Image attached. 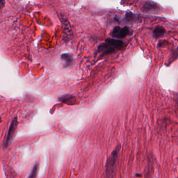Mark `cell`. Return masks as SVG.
<instances>
[{
    "label": "cell",
    "instance_id": "6da1fadb",
    "mask_svg": "<svg viewBox=\"0 0 178 178\" xmlns=\"http://www.w3.org/2000/svg\"><path fill=\"white\" fill-rule=\"evenodd\" d=\"M124 46L123 41L117 39H107L104 43L98 47V51L102 55H107L114 52L116 51L119 50Z\"/></svg>",
    "mask_w": 178,
    "mask_h": 178
},
{
    "label": "cell",
    "instance_id": "7a4b0ae2",
    "mask_svg": "<svg viewBox=\"0 0 178 178\" xmlns=\"http://www.w3.org/2000/svg\"><path fill=\"white\" fill-rule=\"evenodd\" d=\"M120 150V146L118 145L115 150L111 153V155L108 158L106 163V173L108 177L111 178L113 176L114 172V168L118 160V154Z\"/></svg>",
    "mask_w": 178,
    "mask_h": 178
},
{
    "label": "cell",
    "instance_id": "3957f363",
    "mask_svg": "<svg viewBox=\"0 0 178 178\" xmlns=\"http://www.w3.org/2000/svg\"><path fill=\"white\" fill-rule=\"evenodd\" d=\"M17 123H17V118H15L12 121V123L10 124V127L7 132V134L5 138V141H4V146L5 148H7L9 146V144L12 141L14 134L15 133L16 130L17 128Z\"/></svg>",
    "mask_w": 178,
    "mask_h": 178
},
{
    "label": "cell",
    "instance_id": "277c9868",
    "mask_svg": "<svg viewBox=\"0 0 178 178\" xmlns=\"http://www.w3.org/2000/svg\"><path fill=\"white\" fill-rule=\"evenodd\" d=\"M131 34V30L128 27L120 28L119 27H115L111 32L112 37L117 39H123L127 35Z\"/></svg>",
    "mask_w": 178,
    "mask_h": 178
},
{
    "label": "cell",
    "instance_id": "5b68a950",
    "mask_svg": "<svg viewBox=\"0 0 178 178\" xmlns=\"http://www.w3.org/2000/svg\"><path fill=\"white\" fill-rule=\"evenodd\" d=\"M59 100L62 102L66 104L69 105L76 104V101L75 98L69 94H67V95L61 96L60 98H59Z\"/></svg>",
    "mask_w": 178,
    "mask_h": 178
},
{
    "label": "cell",
    "instance_id": "8992f818",
    "mask_svg": "<svg viewBox=\"0 0 178 178\" xmlns=\"http://www.w3.org/2000/svg\"><path fill=\"white\" fill-rule=\"evenodd\" d=\"M61 59L65 62V65L69 66L72 63L73 59L72 56L69 53H64L61 56Z\"/></svg>",
    "mask_w": 178,
    "mask_h": 178
},
{
    "label": "cell",
    "instance_id": "52a82bcc",
    "mask_svg": "<svg viewBox=\"0 0 178 178\" xmlns=\"http://www.w3.org/2000/svg\"><path fill=\"white\" fill-rule=\"evenodd\" d=\"M157 5L156 4L154 3V2L148 1L146 2L144 6H143V10L145 11H149V10H153L155 9H157Z\"/></svg>",
    "mask_w": 178,
    "mask_h": 178
},
{
    "label": "cell",
    "instance_id": "ba28073f",
    "mask_svg": "<svg viewBox=\"0 0 178 178\" xmlns=\"http://www.w3.org/2000/svg\"><path fill=\"white\" fill-rule=\"evenodd\" d=\"M165 29L162 27H157L155 29L153 32L154 36L156 38H158L160 37H162L164 34H165Z\"/></svg>",
    "mask_w": 178,
    "mask_h": 178
},
{
    "label": "cell",
    "instance_id": "9c48e42d",
    "mask_svg": "<svg viewBox=\"0 0 178 178\" xmlns=\"http://www.w3.org/2000/svg\"><path fill=\"white\" fill-rule=\"evenodd\" d=\"M39 169V164H36L34 165V167L32 168V171L31 172L30 174L29 175L28 178H35L37 176V173Z\"/></svg>",
    "mask_w": 178,
    "mask_h": 178
},
{
    "label": "cell",
    "instance_id": "30bf717a",
    "mask_svg": "<svg viewBox=\"0 0 178 178\" xmlns=\"http://www.w3.org/2000/svg\"><path fill=\"white\" fill-rule=\"evenodd\" d=\"M4 5V0H0V9L2 8Z\"/></svg>",
    "mask_w": 178,
    "mask_h": 178
},
{
    "label": "cell",
    "instance_id": "8fae6325",
    "mask_svg": "<svg viewBox=\"0 0 178 178\" xmlns=\"http://www.w3.org/2000/svg\"><path fill=\"white\" fill-rule=\"evenodd\" d=\"M178 101V102H177V103H178V101Z\"/></svg>",
    "mask_w": 178,
    "mask_h": 178
}]
</instances>
